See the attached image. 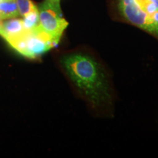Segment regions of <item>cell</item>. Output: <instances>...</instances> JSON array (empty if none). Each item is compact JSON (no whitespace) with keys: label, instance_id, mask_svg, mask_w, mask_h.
Instances as JSON below:
<instances>
[{"label":"cell","instance_id":"6da1fadb","mask_svg":"<svg viewBox=\"0 0 158 158\" xmlns=\"http://www.w3.org/2000/svg\"><path fill=\"white\" fill-rule=\"evenodd\" d=\"M61 63L71 81L92 106L111 103L108 77L94 57L82 52L72 53L63 56Z\"/></svg>","mask_w":158,"mask_h":158},{"label":"cell","instance_id":"8fae6325","mask_svg":"<svg viewBox=\"0 0 158 158\" xmlns=\"http://www.w3.org/2000/svg\"><path fill=\"white\" fill-rule=\"evenodd\" d=\"M2 1V0H0V2H1Z\"/></svg>","mask_w":158,"mask_h":158},{"label":"cell","instance_id":"5b68a950","mask_svg":"<svg viewBox=\"0 0 158 158\" xmlns=\"http://www.w3.org/2000/svg\"><path fill=\"white\" fill-rule=\"evenodd\" d=\"M21 19H13L2 22L0 25V36L7 43L22 37L27 32Z\"/></svg>","mask_w":158,"mask_h":158},{"label":"cell","instance_id":"3957f363","mask_svg":"<svg viewBox=\"0 0 158 158\" xmlns=\"http://www.w3.org/2000/svg\"><path fill=\"white\" fill-rule=\"evenodd\" d=\"M9 44L19 54L29 59H36L57 45L39 26Z\"/></svg>","mask_w":158,"mask_h":158},{"label":"cell","instance_id":"52a82bcc","mask_svg":"<svg viewBox=\"0 0 158 158\" xmlns=\"http://www.w3.org/2000/svg\"><path fill=\"white\" fill-rule=\"evenodd\" d=\"M23 23L27 31H31L39 26V12L37 10L31 11L23 17Z\"/></svg>","mask_w":158,"mask_h":158},{"label":"cell","instance_id":"ba28073f","mask_svg":"<svg viewBox=\"0 0 158 158\" xmlns=\"http://www.w3.org/2000/svg\"><path fill=\"white\" fill-rule=\"evenodd\" d=\"M19 9V15L24 16L31 11L37 10V7L31 0H15Z\"/></svg>","mask_w":158,"mask_h":158},{"label":"cell","instance_id":"7a4b0ae2","mask_svg":"<svg viewBox=\"0 0 158 158\" xmlns=\"http://www.w3.org/2000/svg\"><path fill=\"white\" fill-rule=\"evenodd\" d=\"M118 7L130 23L158 37V0H118Z\"/></svg>","mask_w":158,"mask_h":158},{"label":"cell","instance_id":"277c9868","mask_svg":"<svg viewBox=\"0 0 158 158\" xmlns=\"http://www.w3.org/2000/svg\"><path fill=\"white\" fill-rule=\"evenodd\" d=\"M39 27L58 44L68 22L62 15L60 6L45 0L38 7Z\"/></svg>","mask_w":158,"mask_h":158},{"label":"cell","instance_id":"9c48e42d","mask_svg":"<svg viewBox=\"0 0 158 158\" xmlns=\"http://www.w3.org/2000/svg\"><path fill=\"white\" fill-rule=\"evenodd\" d=\"M46 1H48V2L53 4V5L60 6V0H46Z\"/></svg>","mask_w":158,"mask_h":158},{"label":"cell","instance_id":"8992f818","mask_svg":"<svg viewBox=\"0 0 158 158\" xmlns=\"http://www.w3.org/2000/svg\"><path fill=\"white\" fill-rule=\"evenodd\" d=\"M19 15L15 0H2L0 2V17L2 20L14 19Z\"/></svg>","mask_w":158,"mask_h":158},{"label":"cell","instance_id":"30bf717a","mask_svg":"<svg viewBox=\"0 0 158 158\" xmlns=\"http://www.w3.org/2000/svg\"><path fill=\"white\" fill-rule=\"evenodd\" d=\"M2 22V19H1V17H0V25H1Z\"/></svg>","mask_w":158,"mask_h":158}]
</instances>
